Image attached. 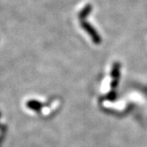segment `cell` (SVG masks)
I'll use <instances>...</instances> for the list:
<instances>
[{"label": "cell", "instance_id": "3957f363", "mask_svg": "<svg viewBox=\"0 0 147 147\" xmlns=\"http://www.w3.org/2000/svg\"><path fill=\"white\" fill-rule=\"evenodd\" d=\"M108 97H109V99H110V100H114L116 97V93L115 92H111V93L109 95Z\"/></svg>", "mask_w": 147, "mask_h": 147}, {"label": "cell", "instance_id": "7a4b0ae2", "mask_svg": "<svg viewBox=\"0 0 147 147\" xmlns=\"http://www.w3.org/2000/svg\"><path fill=\"white\" fill-rule=\"evenodd\" d=\"M82 26H83V27H84V29H86V30H88V32L89 33L90 35L92 37L93 41H94L96 43H99V42H100V38L99 37V35H97V34H96V31L92 29V27L90 26L88 23H82Z\"/></svg>", "mask_w": 147, "mask_h": 147}, {"label": "cell", "instance_id": "6da1fadb", "mask_svg": "<svg viewBox=\"0 0 147 147\" xmlns=\"http://www.w3.org/2000/svg\"><path fill=\"white\" fill-rule=\"evenodd\" d=\"M111 76L113 78V81L111 83V85L113 88H115L118 85L119 76H120V64L119 62L114 64L112 70H111Z\"/></svg>", "mask_w": 147, "mask_h": 147}]
</instances>
